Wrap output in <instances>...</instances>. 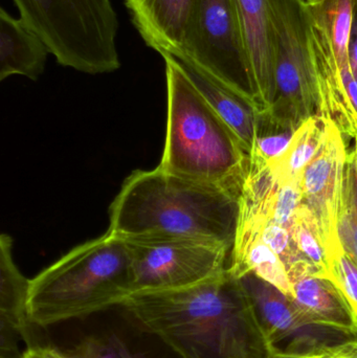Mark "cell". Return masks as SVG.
<instances>
[{
	"mask_svg": "<svg viewBox=\"0 0 357 358\" xmlns=\"http://www.w3.org/2000/svg\"><path fill=\"white\" fill-rule=\"evenodd\" d=\"M119 306L180 358H275L247 290L228 269L189 287L132 292Z\"/></svg>",
	"mask_w": 357,
	"mask_h": 358,
	"instance_id": "obj_1",
	"label": "cell"
},
{
	"mask_svg": "<svg viewBox=\"0 0 357 358\" xmlns=\"http://www.w3.org/2000/svg\"><path fill=\"white\" fill-rule=\"evenodd\" d=\"M239 196L163 171H134L111 203L107 233L123 240L190 239L232 250Z\"/></svg>",
	"mask_w": 357,
	"mask_h": 358,
	"instance_id": "obj_2",
	"label": "cell"
},
{
	"mask_svg": "<svg viewBox=\"0 0 357 358\" xmlns=\"http://www.w3.org/2000/svg\"><path fill=\"white\" fill-rule=\"evenodd\" d=\"M167 78L165 149L159 169L240 194L249 157L195 87L180 61L163 57Z\"/></svg>",
	"mask_w": 357,
	"mask_h": 358,
	"instance_id": "obj_3",
	"label": "cell"
},
{
	"mask_svg": "<svg viewBox=\"0 0 357 358\" xmlns=\"http://www.w3.org/2000/svg\"><path fill=\"white\" fill-rule=\"evenodd\" d=\"M131 292L127 242L106 233L31 279L27 306L31 322L48 329L119 306Z\"/></svg>",
	"mask_w": 357,
	"mask_h": 358,
	"instance_id": "obj_4",
	"label": "cell"
},
{
	"mask_svg": "<svg viewBox=\"0 0 357 358\" xmlns=\"http://www.w3.org/2000/svg\"><path fill=\"white\" fill-rule=\"evenodd\" d=\"M57 62L89 75L121 67L119 18L110 0H13Z\"/></svg>",
	"mask_w": 357,
	"mask_h": 358,
	"instance_id": "obj_5",
	"label": "cell"
},
{
	"mask_svg": "<svg viewBox=\"0 0 357 358\" xmlns=\"http://www.w3.org/2000/svg\"><path fill=\"white\" fill-rule=\"evenodd\" d=\"M276 94L268 113L298 129L320 117L318 92L308 50L307 4L304 0H270Z\"/></svg>",
	"mask_w": 357,
	"mask_h": 358,
	"instance_id": "obj_6",
	"label": "cell"
},
{
	"mask_svg": "<svg viewBox=\"0 0 357 358\" xmlns=\"http://www.w3.org/2000/svg\"><path fill=\"white\" fill-rule=\"evenodd\" d=\"M176 59L201 69L256 106L235 0H193L182 54Z\"/></svg>",
	"mask_w": 357,
	"mask_h": 358,
	"instance_id": "obj_7",
	"label": "cell"
},
{
	"mask_svg": "<svg viewBox=\"0 0 357 358\" xmlns=\"http://www.w3.org/2000/svg\"><path fill=\"white\" fill-rule=\"evenodd\" d=\"M275 358L329 355L357 342V336L318 323L293 299L253 273L240 278Z\"/></svg>",
	"mask_w": 357,
	"mask_h": 358,
	"instance_id": "obj_8",
	"label": "cell"
},
{
	"mask_svg": "<svg viewBox=\"0 0 357 358\" xmlns=\"http://www.w3.org/2000/svg\"><path fill=\"white\" fill-rule=\"evenodd\" d=\"M125 241L131 257L132 292L189 287L221 275L228 267L231 248L222 244L190 239Z\"/></svg>",
	"mask_w": 357,
	"mask_h": 358,
	"instance_id": "obj_9",
	"label": "cell"
},
{
	"mask_svg": "<svg viewBox=\"0 0 357 358\" xmlns=\"http://www.w3.org/2000/svg\"><path fill=\"white\" fill-rule=\"evenodd\" d=\"M348 155L345 136L335 124L327 121L322 145L302 174V203L316 218L329 262L342 248L337 222Z\"/></svg>",
	"mask_w": 357,
	"mask_h": 358,
	"instance_id": "obj_10",
	"label": "cell"
},
{
	"mask_svg": "<svg viewBox=\"0 0 357 358\" xmlns=\"http://www.w3.org/2000/svg\"><path fill=\"white\" fill-rule=\"evenodd\" d=\"M86 320L87 327L64 350L73 358H180L122 306Z\"/></svg>",
	"mask_w": 357,
	"mask_h": 358,
	"instance_id": "obj_11",
	"label": "cell"
},
{
	"mask_svg": "<svg viewBox=\"0 0 357 358\" xmlns=\"http://www.w3.org/2000/svg\"><path fill=\"white\" fill-rule=\"evenodd\" d=\"M249 62L254 100L259 113L272 108L276 94V62L270 0H235Z\"/></svg>",
	"mask_w": 357,
	"mask_h": 358,
	"instance_id": "obj_12",
	"label": "cell"
},
{
	"mask_svg": "<svg viewBox=\"0 0 357 358\" xmlns=\"http://www.w3.org/2000/svg\"><path fill=\"white\" fill-rule=\"evenodd\" d=\"M308 50L318 92L320 117L335 124L344 136L356 138L357 113L346 90L337 55L330 42L310 19Z\"/></svg>",
	"mask_w": 357,
	"mask_h": 358,
	"instance_id": "obj_13",
	"label": "cell"
},
{
	"mask_svg": "<svg viewBox=\"0 0 357 358\" xmlns=\"http://www.w3.org/2000/svg\"><path fill=\"white\" fill-rule=\"evenodd\" d=\"M125 4L147 46L163 57L180 56L193 0H125Z\"/></svg>",
	"mask_w": 357,
	"mask_h": 358,
	"instance_id": "obj_14",
	"label": "cell"
},
{
	"mask_svg": "<svg viewBox=\"0 0 357 358\" xmlns=\"http://www.w3.org/2000/svg\"><path fill=\"white\" fill-rule=\"evenodd\" d=\"M13 240L8 235L0 237V332L15 334L24 343L25 348L44 343L39 329L29 313L27 280L15 264Z\"/></svg>",
	"mask_w": 357,
	"mask_h": 358,
	"instance_id": "obj_15",
	"label": "cell"
},
{
	"mask_svg": "<svg viewBox=\"0 0 357 358\" xmlns=\"http://www.w3.org/2000/svg\"><path fill=\"white\" fill-rule=\"evenodd\" d=\"M178 61L189 79L207 104L217 113L218 117L230 128L238 140L241 148L249 157L255 144L258 117L260 115L255 104L201 69L189 63Z\"/></svg>",
	"mask_w": 357,
	"mask_h": 358,
	"instance_id": "obj_16",
	"label": "cell"
},
{
	"mask_svg": "<svg viewBox=\"0 0 357 358\" xmlns=\"http://www.w3.org/2000/svg\"><path fill=\"white\" fill-rule=\"evenodd\" d=\"M48 45L22 19L0 8V80L23 76L36 80L43 73Z\"/></svg>",
	"mask_w": 357,
	"mask_h": 358,
	"instance_id": "obj_17",
	"label": "cell"
},
{
	"mask_svg": "<svg viewBox=\"0 0 357 358\" xmlns=\"http://www.w3.org/2000/svg\"><path fill=\"white\" fill-rule=\"evenodd\" d=\"M293 300L312 320L357 336V315L333 279L305 275L291 282Z\"/></svg>",
	"mask_w": 357,
	"mask_h": 358,
	"instance_id": "obj_18",
	"label": "cell"
},
{
	"mask_svg": "<svg viewBox=\"0 0 357 358\" xmlns=\"http://www.w3.org/2000/svg\"><path fill=\"white\" fill-rule=\"evenodd\" d=\"M327 121L328 120L316 115L300 125L286 150L268 166L279 182L302 178L306 166L314 159L322 145Z\"/></svg>",
	"mask_w": 357,
	"mask_h": 358,
	"instance_id": "obj_19",
	"label": "cell"
},
{
	"mask_svg": "<svg viewBox=\"0 0 357 358\" xmlns=\"http://www.w3.org/2000/svg\"><path fill=\"white\" fill-rule=\"evenodd\" d=\"M306 4L310 21L330 42L340 66L349 64L354 0H314Z\"/></svg>",
	"mask_w": 357,
	"mask_h": 358,
	"instance_id": "obj_20",
	"label": "cell"
},
{
	"mask_svg": "<svg viewBox=\"0 0 357 358\" xmlns=\"http://www.w3.org/2000/svg\"><path fill=\"white\" fill-rule=\"evenodd\" d=\"M291 234L298 252L310 265L314 275L333 279L328 254L323 245L316 218L305 204L302 203L297 210Z\"/></svg>",
	"mask_w": 357,
	"mask_h": 358,
	"instance_id": "obj_21",
	"label": "cell"
},
{
	"mask_svg": "<svg viewBox=\"0 0 357 358\" xmlns=\"http://www.w3.org/2000/svg\"><path fill=\"white\" fill-rule=\"evenodd\" d=\"M297 130L270 115L260 113L255 144L249 157V165L264 168L283 155Z\"/></svg>",
	"mask_w": 357,
	"mask_h": 358,
	"instance_id": "obj_22",
	"label": "cell"
},
{
	"mask_svg": "<svg viewBox=\"0 0 357 358\" xmlns=\"http://www.w3.org/2000/svg\"><path fill=\"white\" fill-rule=\"evenodd\" d=\"M337 233L344 252L357 264V170L350 152L344 173Z\"/></svg>",
	"mask_w": 357,
	"mask_h": 358,
	"instance_id": "obj_23",
	"label": "cell"
},
{
	"mask_svg": "<svg viewBox=\"0 0 357 358\" xmlns=\"http://www.w3.org/2000/svg\"><path fill=\"white\" fill-rule=\"evenodd\" d=\"M301 179L279 182V187L270 206L268 221L277 223L291 231L297 210L301 206Z\"/></svg>",
	"mask_w": 357,
	"mask_h": 358,
	"instance_id": "obj_24",
	"label": "cell"
},
{
	"mask_svg": "<svg viewBox=\"0 0 357 358\" xmlns=\"http://www.w3.org/2000/svg\"><path fill=\"white\" fill-rule=\"evenodd\" d=\"M330 273L333 281L343 292L357 315V264L344 252L343 248L330 258Z\"/></svg>",
	"mask_w": 357,
	"mask_h": 358,
	"instance_id": "obj_25",
	"label": "cell"
},
{
	"mask_svg": "<svg viewBox=\"0 0 357 358\" xmlns=\"http://www.w3.org/2000/svg\"><path fill=\"white\" fill-rule=\"evenodd\" d=\"M21 358H73L64 350L50 343L31 345L23 350Z\"/></svg>",
	"mask_w": 357,
	"mask_h": 358,
	"instance_id": "obj_26",
	"label": "cell"
},
{
	"mask_svg": "<svg viewBox=\"0 0 357 358\" xmlns=\"http://www.w3.org/2000/svg\"><path fill=\"white\" fill-rule=\"evenodd\" d=\"M349 60L352 73L357 79V0H354V19L350 37Z\"/></svg>",
	"mask_w": 357,
	"mask_h": 358,
	"instance_id": "obj_27",
	"label": "cell"
},
{
	"mask_svg": "<svg viewBox=\"0 0 357 358\" xmlns=\"http://www.w3.org/2000/svg\"><path fill=\"white\" fill-rule=\"evenodd\" d=\"M339 358H357V342L351 343L337 352Z\"/></svg>",
	"mask_w": 357,
	"mask_h": 358,
	"instance_id": "obj_28",
	"label": "cell"
},
{
	"mask_svg": "<svg viewBox=\"0 0 357 358\" xmlns=\"http://www.w3.org/2000/svg\"><path fill=\"white\" fill-rule=\"evenodd\" d=\"M341 349H340V350H341ZM340 350L335 351V352L329 353V355H318V357H312L306 358H339L337 357V352H339Z\"/></svg>",
	"mask_w": 357,
	"mask_h": 358,
	"instance_id": "obj_29",
	"label": "cell"
},
{
	"mask_svg": "<svg viewBox=\"0 0 357 358\" xmlns=\"http://www.w3.org/2000/svg\"><path fill=\"white\" fill-rule=\"evenodd\" d=\"M356 145H354V149L352 152H350V155H351L352 159H354V164H356V167L357 170V136L356 138Z\"/></svg>",
	"mask_w": 357,
	"mask_h": 358,
	"instance_id": "obj_30",
	"label": "cell"
},
{
	"mask_svg": "<svg viewBox=\"0 0 357 358\" xmlns=\"http://www.w3.org/2000/svg\"><path fill=\"white\" fill-rule=\"evenodd\" d=\"M304 1H305L306 3H312V2H314V0H304Z\"/></svg>",
	"mask_w": 357,
	"mask_h": 358,
	"instance_id": "obj_31",
	"label": "cell"
}]
</instances>
